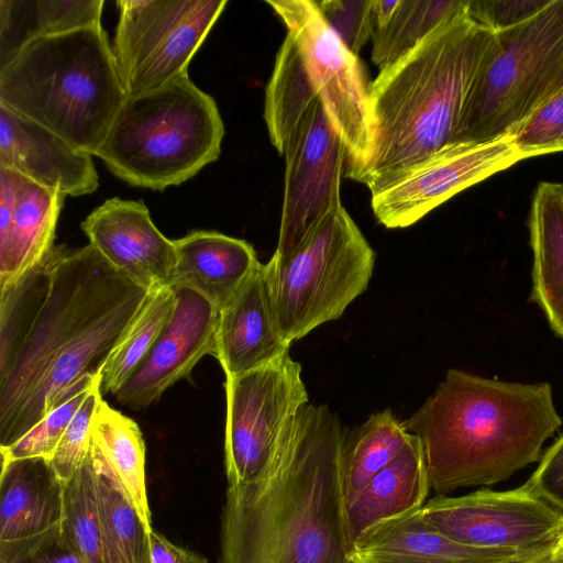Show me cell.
<instances>
[{
  "instance_id": "obj_1",
  "label": "cell",
  "mask_w": 563,
  "mask_h": 563,
  "mask_svg": "<svg viewBox=\"0 0 563 563\" xmlns=\"http://www.w3.org/2000/svg\"><path fill=\"white\" fill-rule=\"evenodd\" d=\"M148 292L90 244L54 245L0 289V449L100 378Z\"/></svg>"
},
{
  "instance_id": "obj_2",
  "label": "cell",
  "mask_w": 563,
  "mask_h": 563,
  "mask_svg": "<svg viewBox=\"0 0 563 563\" xmlns=\"http://www.w3.org/2000/svg\"><path fill=\"white\" fill-rule=\"evenodd\" d=\"M345 438L328 406L301 407L267 471L228 486L219 563H352L341 472Z\"/></svg>"
},
{
  "instance_id": "obj_3",
  "label": "cell",
  "mask_w": 563,
  "mask_h": 563,
  "mask_svg": "<svg viewBox=\"0 0 563 563\" xmlns=\"http://www.w3.org/2000/svg\"><path fill=\"white\" fill-rule=\"evenodd\" d=\"M402 423L422 441L431 488L445 495L497 484L539 461L562 419L549 383L503 382L452 368Z\"/></svg>"
},
{
  "instance_id": "obj_4",
  "label": "cell",
  "mask_w": 563,
  "mask_h": 563,
  "mask_svg": "<svg viewBox=\"0 0 563 563\" xmlns=\"http://www.w3.org/2000/svg\"><path fill=\"white\" fill-rule=\"evenodd\" d=\"M498 46L467 13L440 25L371 82L368 188L451 144L466 104Z\"/></svg>"
},
{
  "instance_id": "obj_5",
  "label": "cell",
  "mask_w": 563,
  "mask_h": 563,
  "mask_svg": "<svg viewBox=\"0 0 563 563\" xmlns=\"http://www.w3.org/2000/svg\"><path fill=\"white\" fill-rule=\"evenodd\" d=\"M126 98L101 24L32 40L0 64V104L92 156Z\"/></svg>"
},
{
  "instance_id": "obj_6",
  "label": "cell",
  "mask_w": 563,
  "mask_h": 563,
  "mask_svg": "<svg viewBox=\"0 0 563 563\" xmlns=\"http://www.w3.org/2000/svg\"><path fill=\"white\" fill-rule=\"evenodd\" d=\"M224 125L214 99L185 73L125 99L96 155L131 186L163 190L221 154Z\"/></svg>"
},
{
  "instance_id": "obj_7",
  "label": "cell",
  "mask_w": 563,
  "mask_h": 563,
  "mask_svg": "<svg viewBox=\"0 0 563 563\" xmlns=\"http://www.w3.org/2000/svg\"><path fill=\"white\" fill-rule=\"evenodd\" d=\"M264 265L278 330L290 344L339 319L366 290L375 252L340 205L294 252Z\"/></svg>"
},
{
  "instance_id": "obj_8",
  "label": "cell",
  "mask_w": 563,
  "mask_h": 563,
  "mask_svg": "<svg viewBox=\"0 0 563 563\" xmlns=\"http://www.w3.org/2000/svg\"><path fill=\"white\" fill-rule=\"evenodd\" d=\"M496 35L451 144L507 135L551 95L563 66V0Z\"/></svg>"
},
{
  "instance_id": "obj_9",
  "label": "cell",
  "mask_w": 563,
  "mask_h": 563,
  "mask_svg": "<svg viewBox=\"0 0 563 563\" xmlns=\"http://www.w3.org/2000/svg\"><path fill=\"white\" fill-rule=\"evenodd\" d=\"M294 40L345 150L344 175L358 180L373 153L371 82L358 57L327 24L316 1L267 0Z\"/></svg>"
},
{
  "instance_id": "obj_10",
  "label": "cell",
  "mask_w": 563,
  "mask_h": 563,
  "mask_svg": "<svg viewBox=\"0 0 563 563\" xmlns=\"http://www.w3.org/2000/svg\"><path fill=\"white\" fill-rule=\"evenodd\" d=\"M112 45L126 96L159 89L188 65L227 0H118Z\"/></svg>"
},
{
  "instance_id": "obj_11",
  "label": "cell",
  "mask_w": 563,
  "mask_h": 563,
  "mask_svg": "<svg viewBox=\"0 0 563 563\" xmlns=\"http://www.w3.org/2000/svg\"><path fill=\"white\" fill-rule=\"evenodd\" d=\"M224 465L228 486L261 477L309 397L301 365L289 352L246 373L225 377Z\"/></svg>"
},
{
  "instance_id": "obj_12",
  "label": "cell",
  "mask_w": 563,
  "mask_h": 563,
  "mask_svg": "<svg viewBox=\"0 0 563 563\" xmlns=\"http://www.w3.org/2000/svg\"><path fill=\"white\" fill-rule=\"evenodd\" d=\"M422 514L448 538L481 549L542 555L552 552L563 536V510L539 496L528 482L508 490L438 495L427 500Z\"/></svg>"
},
{
  "instance_id": "obj_13",
  "label": "cell",
  "mask_w": 563,
  "mask_h": 563,
  "mask_svg": "<svg viewBox=\"0 0 563 563\" xmlns=\"http://www.w3.org/2000/svg\"><path fill=\"white\" fill-rule=\"evenodd\" d=\"M523 159L510 134L452 143L371 186L372 210L384 227L407 228L462 190Z\"/></svg>"
},
{
  "instance_id": "obj_14",
  "label": "cell",
  "mask_w": 563,
  "mask_h": 563,
  "mask_svg": "<svg viewBox=\"0 0 563 563\" xmlns=\"http://www.w3.org/2000/svg\"><path fill=\"white\" fill-rule=\"evenodd\" d=\"M277 247L294 252L317 224L341 205L340 185L345 150L321 100L316 101L289 141Z\"/></svg>"
},
{
  "instance_id": "obj_15",
  "label": "cell",
  "mask_w": 563,
  "mask_h": 563,
  "mask_svg": "<svg viewBox=\"0 0 563 563\" xmlns=\"http://www.w3.org/2000/svg\"><path fill=\"white\" fill-rule=\"evenodd\" d=\"M173 314L156 342L114 395L119 404L142 410L187 377L205 355H216L218 308L200 292L173 287Z\"/></svg>"
},
{
  "instance_id": "obj_16",
  "label": "cell",
  "mask_w": 563,
  "mask_h": 563,
  "mask_svg": "<svg viewBox=\"0 0 563 563\" xmlns=\"http://www.w3.org/2000/svg\"><path fill=\"white\" fill-rule=\"evenodd\" d=\"M99 254L148 291L168 285L175 263L174 241L153 223L143 201L106 200L80 224Z\"/></svg>"
},
{
  "instance_id": "obj_17",
  "label": "cell",
  "mask_w": 563,
  "mask_h": 563,
  "mask_svg": "<svg viewBox=\"0 0 563 563\" xmlns=\"http://www.w3.org/2000/svg\"><path fill=\"white\" fill-rule=\"evenodd\" d=\"M0 166L64 196L92 194L99 186L92 155L51 130L0 104Z\"/></svg>"
},
{
  "instance_id": "obj_18",
  "label": "cell",
  "mask_w": 563,
  "mask_h": 563,
  "mask_svg": "<svg viewBox=\"0 0 563 563\" xmlns=\"http://www.w3.org/2000/svg\"><path fill=\"white\" fill-rule=\"evenodd\" d=\"M289 346L278 330L265 265L260 262L219 311L214 357L231 377L274 361Z\"/></svg>"
},
{
  "instance_id": "obj_19",
  "label": "cell",
  "mask_w": 563,
  "mask_h": 563,
  "mask_svg": "<svg viewBox=\"0 0 563 563\" xmlns=\"http://www.w3.org/2000/svg\"><path fill=\"white\" fill-rule=\"evenodd\" d=\"M536 556L456 542L427 521L422 507L373 527L351 552L352 563H517Z\"/></svg>"
},
{
  "instance_id": "obj_20",
  "label": "cell",
  "mask_w": 563,
  "mask_h": 563,
  "mask_svg": "<svg viewBox=\"0 0 563 563\" xmlns=\"http://www.w3.org/2000/svg\"><path fill=\"white\" fill-rule=\"evenodd\" d=\"M173 241L176 256L168 286L191 288L219 311L260 264L249 242L220 232L197 230Z\"/></svg>"
},
{
  "instance_id": "obj_21",
  "label": "cell",
  "mask_w": 563,
  "mask_h": 563,
  "mask_svg": "<svg viewBox=\"0 0 563 563\" xmlns=\"http://www.w3.org/2000/svg\"><path fill=\"white\" fill-rule=\"evenodd\" d=\"M430 488L422 441L410 433L399 454L345 505L351 552L354 542L373 527L423 507Z\"/></svg>"
},
{
  "instance_id": "obj_22",
  "label": "cell",
  "mask_w": 563,
  "mask_h": 563,
  "mask_svg": "<svg viewBox=\"0 0 563 563\" xmlns=\"http://www.w3.org/2000/svg\"><path fill=\"white\" fill-rule=\"evenodd\" d=\"M63 517L64 483L48 459L1 461L0 541L41 533Z\"/></svg>"
},
{
  "instance_id": "obj_23",
  "label": "cell",
  "mask_w": 563,
  "mask_h": 563,
  "mask_svg": "<svg viewBox=\"0 0 563 563\" xmlns=\"http://www.w3.org/2000/svg\"><path fill=\"white\" fill-rule=\"evenodd\" d=\"M64 197L16 173L12 214L0 229V289L20 279L54 246Z\"/></svg>"
},
{
  "instance_id": "obj_24",
  "label": "cell",
  "mask_w": 563,
  "mask_h": 563,
  "mask_svg": "<svg viewBox=\"0 0 563 563\" xmlns=\"http://www.w3.org/2000/svg\"><path fill=\"white\" fill-rule=\"evenodd\" d=\"M528 223L533 258L530 299L563 339V184L538 183Z\"/></svg>"
},
{
  "instance_id": "obj_25",
  "label": "cell",
  "mask_w": 563,
  "mask_h": 563,
  "mask_svg": "<svg viewBox=\"0 0 563 563\" xmlns=\"http://www.w3.org/2000/svg\"><path fill=\"white\" fill-rule=\"evenodd\" d=\"M102 0H0V64L27 42L100 23Z\"/></svg>"
},
{
  "instance_id": "obj_26",
  "label": "cell",
  "mask_w": 563,
  "mask_h": 563,
  "mask_svg": "<svg viewBox=\"0 0 563 563\" xmlns=\"http://www.w3.org/2000/svg\"><path fill=\"white\" fill-rule=\"evenodd\" d=\"M91 440L150 533L153 527L145 478V443L139 426L102 400L92 421Z\"/></svg>"
},
{
  "instance_id": "obj_27",
  "label": "cell",
  "mask_w": 563,
  "mask_h": 563,
  "mask_svg": "<svg viewBox=\"0 0 563 563\" xmlns=\"http://www.w3.org/2000/svg\"><path fill=\"white\" fill-rule=\"evenodd\" d=\"M318 100L320 97L308 77L301 55L287 33L276 54L264 103L268 135L280 155Z\"/></svg>"
},
{
  "instance_id": "obj_28",
  "label": "cell",
  "mask_w": 563,
  "mask_h": 563,
  "mask_svg": "<svg viewBox=\"0 0 563 563\" xmlns=\"http://www.w3.org/2000/svg\"><path fill=\"white\" fill-rule=\"evenodd\" d=\"M106 563H151L148 532L91 440Z\"/></svg>"
},
{
  "instance_id": "obj_29",
  "label": "cell",
  "mask_w": 563,
  "mask_h": 563,
  "mask_svg": "<svg viewBox=\"0 0 563 563\" xmlns=\"http://www.w3.org/2000/svg\"><path fill=\"white\" fill-rule=\"evenodd\" d=\"M409 438L402 421L390 409L371 415L346 435L341 457L345 505L399 454Z\"/></svg>"
},
{
  "instance_id": "obj_30",
  "label": "cell",
  "mask_w": 563,
  "mask_h": 563,
  "mask_svg": "<svg viewBox=\"0 0 563 563\" xmlns=\"http://www.w3.org/2000/svg\"><path fill=\"white\" fill-rule=\"evenodd\" d=\"M467 0H398L389 19L372 33V62L384 69L449 20L466 12Z\"/></svg>"
},
{
  "instance_id": "obj_31",
  "label": "cell",
  "mask_w": 563,
  "mask_h": 563,
  "mask_svg": "<svg viewBox=\"0 0 563 563\" xmlns=\"http://www.w3.org/2000/svg\"><path fill=\"white\" fill-rule=\"evenodd\" d=\"M175 302L172 286L157 287L148 292L137 316L102 367L101 394L115 395L125 384L168 323Z\"/></svg>"
},
{
  "instance_id": "obj_32",
  "label": "cell",
  "mask_w": 563,
  "mask_h": 563,
  "mask_svg": "<svg viewBox=\"0 0 563 563\" xmlns=\"http://www.w3.org/2000/svg\"><path fill=\"white\" fill-rule=\"evenodd\" d=\"M62 522L85 563H106L91 444L81 465L64 483Z\"/></svg>"
},
{
  "instance_id": "obj_33",
  "label": "cell",
  "mask_w": 563,
  "mask_h": 563,
  "mask_svg": "<svg viewBox=\"0 0 563 563\" xmlns=\"http://www.w3.org/2000/svg\"><path fill=\"white\" fill-rule=\"evenodd\" d=\"M509 134L526 158L563 152V86L548 96Z\"/></svg>"
},
{
  "instance_id": "obj_34",
  "label": "cell",
  "mask_w": 563,
  "mask_h": 563,
  "mask_svg": "<svg viewBox=\"0 0 563 563\" xmlns=\"http://www.w3.org/2000/svg\"><path fill=\"white\" fill-rule=\"evenodd\" d=\"M93 384L77 391L57 406L18 441L7 448H1V461L26 457H45L49 460L68 423Z\"/></svg>"
},
{
  "instance_id": "obj_35",
  "label": "cell",
  "mask_w": 563,
  "mask_h": 563,
  "mask_svg": "<svg viewBox=\"0 0 563 563\" xmlns=\"http://www.w3.org/2000/svg\"><path fill=\"white\" fill-rule=\"evenodd\" d=\"M102 400L99 379L77 409L49 459L63 483L73 476L89 451L92 421Z\"/></svg>"
},
{
  "instance_id": "obj_36",
  "label": "cell",
  "mask_w": 563,
  "mask_h": 563,
  "mask_svg": "<svg viewBox=\"0 0 563 563\" xmlns=\"http://www.w3.org/2000/svg\"><path fill=\"white\" fill-rule=\"evenodd\" d=\"M0 563H85L63 522L18 540L0 541Z\"/></svg>"
},
{
  "instance_id": "obj_37",
  "label": "cell",
  "mask_w": 563,
  "mask_h": 563,
  "mask_svg": "<svg viewBox=\"0 0 563 563\" xmlns=\"http://www.w3.org/2000/svg\"><path fill=\"white\" fill-rule=\"evenodd\" d=\"M316 4L343 45L357 56L372 36V0H322Z\"/></svg>"
},
{
  "instance_id": "obj_38",
  "label": "cell",
  "mask_w": 563,
  "mask_h": 563,
  "mask_svg": "<svg viewBox=\"0 0 563 563\" xmlns=\"http://www.w3.org/2000/svg\"><path fill=\"white\" fill-rule=\"evenodd\" d=\"M550 0H467V15L497 33L530 19Z\"/></svg>"
},
{
  "instance_id": "obj_39",
  "label": "cell",
  "mask_w": 563,
  "mask_h": 563,
  "mask_svg": "<svg viewBox=\"0 0 563 563\" xmlns=\"http://www.w3.org/2000/svg\"><path fill=\"white\" fill-rule=\"evenodd\" d=\"M527 482L539 496L563 510V433L544 452Z\"/></svg>"
},
{
  "instance_id": "obj_40",
  "label": "cell",
  "mask_w": 563,
  "mask_h": 563,
  "mask_svg": "<svg viewBox=\"0 0 563 563\" xmlns=\"http://www.w3.org/2000/svg\"><path fill=\"white\" fill-rule=\"evenodd\" d=\"M151 563H208V560L183 548L154 529L148 533Z\"/></svg>"
},
{
  "instance_id": "obj_41",
  "label": "cell",
  "mask_w": 563,
  "mask_h": 563,
  "mask_svg": "<svg viewBox=\"0 0 563 563\" xmlns=\"http://www.w3.org/2000/svg\"><path fill=\"white\" fill-rule=\"evenodd\" d=\"M517 563H563V555H555L550 552Z\"/></svg>"
},
{
  "instance_id": "obj_42",
  "label": "cell",
  "mask_w": 563,
  "mask_h": 563,
  "mask_svg": "<svg viewBox=\"0 0 563 563\" xmlns=\"http://www.w3.org/2000/svg\"><path fill=\"white\" fill-rule=\"evenodd\" d=\"M552 553L555 554V555H563V536L561 537V539L554 545V548L552 550Z\"/></svg>"
},
{
  "instance_id": "obj_43",
  "label": "cell",
  "mask_w": 563,
  "mask_h": 563,
  "mask_svg": "<svg viewBox=\"0 0 563 563\" xmlns=\"http://www.w3.org/2000/svg\"><path fill=\"white\" fill-rule=\"evenodd\" d=\"M562 86H563V66H562V69H561L560 76H559V78H558V80H556V82H555V85H554V87H553L552 92H553L554 90H556L558 88L562 87ZM552 92H551V93H552Z\"/></svg>"
}]
</instances>
